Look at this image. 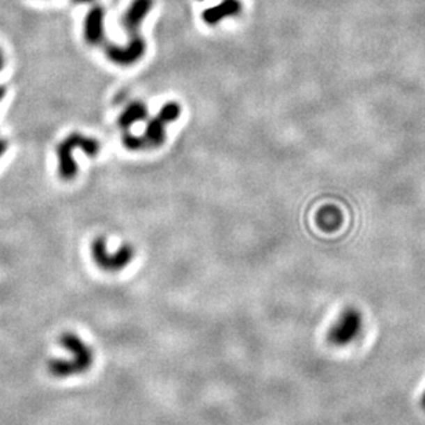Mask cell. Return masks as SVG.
<instances>
[{"instance_id":"cell-5","label":"cell","mask_w":425,"mask_h":425,"mask_svg":"<svg viewBox=\"0 0 425 425\" xmlns=\"http://www.w3.org/2000/svg\"><path fill=\"white\" fill-rule=\"evenodd\" d=\"M91 254H93V260L102 271L118 272L129 265V263L133 260L134 252L132 246L126 245L122 246L114 254H109L107 252L105 240L102 238H97L91 245Z\"/></svg>"},{"instance_id":"cell-3","label":"cell","mask_w":425,"mask_h":425,"mask_svg":"<svg viewBox=\"0 0 425 425\" xmlns=\"http://www.w3.org/2000/svg\"><path fill=\"white\" fill-rule=\"evenodd\" d=\"M75 149H80L87 156L94 157L100 152V142L80 133H72L64 141L57 145L59 174L65 181H71L77 174V164L72 156Z\"/></svg>"},{"instance_id":"cell-14","label":"cell","mask_w":425,"mask_h":425,"mask_svg":"<svg viewBox=\"0 0 425 425\" xmlns=\"http://www.w3.org/2000/svg\"><path fill=\"white\" fill-rule=\"evenodd\" d=\"M4 68V57H3V53L0 50V71Z\"/></svg>"},{"instance_id":"cell-16","label":"cell","mask_w":425,"mask_h":425,"mask_svg":"<svg viewBox=\"0 0 425 425\" xmlns=\"http://www.w3.org/2000/svg\"><path fill=\"white\" fill-rule=\"evenodd\" d=\"M422 406H423V408H424V410H425V392H424V394H423V398H422Z\"/></svg>"},{"instance_id":"cell-7","label":"cell","mask_w":425,"mask_h":425,"mask_svg":"<svg viewBox=\"0 0 425 425\" xmlns=\"http://www.w3.org/2000/svg\"><path fill=\"white\" fill-rule=\"evenodd\" d=\"M104 18L105 10L101 6H94L84 20V39L88 45L98 46L104 42Z\"/></svg>"},{"instance_id":"cell-10","label":"cell","mask_w":425,"mask_h":425,"mask_svg":"<svg viewBox=\"0 0 425 425\" xmlns=\"http://www.w3.org/2000/svg\"><path fill=\"white\" fill-rule=\"evenodd\" d=\"M316 224L322 231L334 232L343 225V212L339 208L327 205L316 214Z\"/></svg>"},{"instance_id":"cell-9","label":"cell","mask_w":425,"mask_h":425,"mask_svg":"<svg viewBox=\"0 0 425 425\" xmlns=\"http://www.w3.org/2000/svg\"><path fill=\"white\" fill-rule=\"evenodd\" d=\"M242 11V4L239 0H224L218 6H212L203 11V20L209 25H215L226 17L238 15Z\"/></svg>"},{"instance_id":"cell-1","label":"cell","mask_w":425,"mask_h":425,"mask_svg":"<svg viewBox=\"0 0 425 425\" xmlns=\"http://www.w3.org/2000/svg\"><path fill=\"white\" fill-rule=\"evenodd\" d=\"M60 346L67 351V357L52 359L47 364L49 373L56 378H71L88 371L94 363V350L79 334L64 332L60 336Z\"/></svg>"},{"instance_id":"cell-2","label":"cell","mask_w":425,"mask_h":425,"mask_svg":"<svg viewBox=\"0 0 425 425\" xmlns=\"http://www.w3.org/2000/svg\"><path fill=\"white\" fill-rule=\"evenodd\" d=\"M180 114H181V108L177 102H169V104L163 105L159 115L148 122L144 136L139 137V136L126 133V134H123V145L132 150L160 146L164 142V137H166L164 126L170 122L177 121Z\"/></svg>"},{"instance_id":"cell-12","label":"cell","mask_w":425,"mask_h":425,"mask_svg":"<svg viewBox=\"0 0 425 425\" xmlns=\"http://www.w3.org/2000/svg\"><path fill=\"white\" fill-rule=\"evenodd\" d=\"M7 148H8V142L6 141L4 139H0V157L6 153Z\"/></svg>"},{"instance_id":"cell-6","label":"cell","mask_w":425,"mask_h":425,"mask_svg":"<svg viewBox=\"0 0 425 425\" xmlns=\"http://www.w3.org/2000/svg\"><path fill=\"white\" fill-rule=\"evenodd\" d=\"M145 53V43L140 36L132 38L126 46L108 45L105 46L107 57L118 65H132L137 63Z\"/></svg>"},{"instance_id":"cell-13","label":"cell","mask_w":425,"mask_h":425,"mask_svg":"<svg viewBox=\"0 0 425 425\" xmlns=\"http://www.w3.org/2000/svg\"><path fill=\"white\" fill-rule=\"evenodd\" d=\"M4 95H6V87L0 86V101L4 98Z\"/></svg>"},{"instance_id":"cell-8","label":"cell","mask_w":425,"mask_h":425,"mask_svg":"<svg viewBox=\"0 0 425 425\" xmlns=\"http://www.w3.org/2000/svg\"><path fill=\"white\" fill-rule=\"evenodd\" d=\"M152 4L153 0H133L132 6L122 17V25L130 33L132 38L139 36V28L141 25L142 20L152 8Z\"/></svg>"},{"instance_id":"cell-15","label":"cell","mask_w":425,"mask_h":425,"mask_svg":"<svg viewBox=\"0 0 425 425\" xmlns=\"http://www.w3.org/2000/svg\"><path fill=\"white\" fill-rule=\"evenodd\" d=\"M94 0H73V3H91Z\"/></svg>"},{"instance_id":"cell-4","label":"cell","mask_w":425,"mask_h":425,"mask_svg":"<svg viewBox=\"0 0 425 425\" xmlns=\"http://www.w3.org/2000/svg\"><path fill=\"white\" fill-rule=\"evenodd\" d=\"M363 327V318L359 309L347 307L343 309L336 322L330 326L326 340L330 346L337 348L348 347L360 336Z\"/></svg>"},{"instance_id":"cell-11","label":"cell","mask_w":425,"mask_h":425,"mask_svg":"<svg viewBox=\"0 0 425 425\" xmlns=\"http://www.w3.org/2000/svg\"><path fill=\"white\" fill-rule=\"evenodd\" d=\"M148 116V108L146 105L141 102V101H134L132 104H129L125 111L122 112V115L119 116V126L123 129V130H128L130 129L134 123L140 122L146 119Z\"/></svg>"}]
</instances>
